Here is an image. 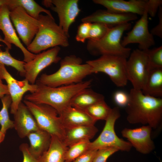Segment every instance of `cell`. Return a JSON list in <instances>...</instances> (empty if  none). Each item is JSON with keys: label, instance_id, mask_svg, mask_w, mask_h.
Returning a JSON list of instances; mask_svg holds the SVG:
<instances>
[{"label": "cell", "instance_id": "cell-1", "mask_svg": "<svg viewBox=\"0 0 162 162\" xmlns=\"http://www.w3.org/2000/svg\"><path fill=\"white\" fill-rule=\"evenodd\" d=\"M125 107L127 120L131 124L148 125L152 129H160L162 125V99L143 94L132 88Z\"/></svg>", "mask_w": 162, "mask_h": 162}, {"label": "cell", "instance_id": "cell-2", "mask_svg": "<svg viewBox=\"0 0 162 162\" xmlns=\"http://www.w3.org/2000/svg\"><path fill=\"white\" fill-rule=\"evenodd\" d=\"M91 82L90 80L56 87L36 84L38 87L36 91L26 95L24 99L34 103L49 105L59 114L70 106V100L74 95L81 90L89 88Z\"/></svg>", "mask_w": 162, "mask_h": 162}, {"label": "cell", "instance_id": "cell-3", "mask_svg": "<svg viewBox=\"0 0 162 162\" xmlns=\"http://www.w3.org/2000/svg\"><path fill=\"white\" fill-rule=\"evenodd\" d=\"M92 74L90 65L82 64L80 58L74 55L64 57L60 62V67L55 73L42 74L36 84L56 87L80 83Z\"/></svg>", "mask_w": 162, "mask_h": 162}, {"label": "cell", "instance_id": "cell-4", "mask_svg": "<svg viewBox=\"0 0 162 162\" xmlns=\"http://www.w3.org/2000/svg\"><path fill=\"white\" fill-rule=\"evenodd\" d=\"M37 20L38 31L27 47L29 52L35 54L51 47H67L69 45L70 36L56 23L52 16L40 14Z\"/></svg>", "mask_w": 162, "mask_h": 162}, {"label": "cell", "instance_id": "cell-5", "mask_svg": "<svg viewBox=\"0 0 162 162\" xmlns=\"http://www.w3.org/2000/svg\"><path fill=\"white\" fill-rule=\"evenodd\" d=\"M131 27L129 22L110 28L106 34L98 40H88L87 49L94 56L112 55L122 56L127 58L131 53L130 48L123 46L121 38L124 32Z\"/></svg>", "mask_w": 162, "mask_h": 162}, {"label": "cell", "instance_id": "cell-6", "mask_svg": "<svg viewBox=\"0 0 162 162\" xmlns=\"http://www.w3.org/2000/svg\"><path fill=\"white\" fill-rule=\"evenodd\" d=\"M23 103L34 116L40 129L64 142L65 128L55 109L47 104H36L26 100Z\"/></svg>", "mask_w": 162, "mask_h": 162}, {"label": "cell", "instance_id": "cell-7", "mask_svg": "<svg viewBox=\"0 0 162 162\" xmlns=\"http://www.w3.org/2000/svg\"><path fill=\"white\" fill-rule=\"evenodd\" d=\"M127 58L122 56L103 55L86 63L90 66L92 74L103 73L107 75L117 87L126 85L128 81L126 73Z\"/></svg>", "mask_w": 162, "mask_h": 162}, {"label": "cell", "instance_id": "cell-8", "mask_svg": "<svg viewBox=\"0 0 162 162\" xmlns=\"http://www.w3.org/2000/svg\"><path fill=\"white\" fill-rule=\"evenodd\" d=\"M119 108L116 107L112 109L111 112L105 120L104 127L98 137L92 142H91L89 150H98L109 147H113L119 151L129 152L132 146L128 141L119 138L114 129L116 120L120 116Z\"/></svg>", "mask_w": 162, "mask_h": 162}, {"label": "cell", "instance_id": "cell-9", "mask_svg": "<svg viewBox=\"0 0 162 162\" xmlns=\"http://www.w3.org/2000/svg\"><path fill=\"white\" fill-rule=\"evenodd\" d=\"M128 58L126 64L127 79L131 83L133 88L141 90L150 70L147 53L146 51L136 49Z\"/></svg>", "mask_w": 162, "mask_h": 162}, {"label": "cell", "instance_id": "cell-10", "mask_svg": "<svg viewBox=\"0 0 162 162\" xmlns=\"http://www.w3.org/2000/svg\"><path fill=\"white\" fill-rule=\"evenodd\" d=\"M9 16L19 38L28 46L38 32V20L30 16L20 6L10 10Z\"/></svg>", "mask_w": 162, "mask_h": 162}, {"label": "cell", "instance_id": "cell-11", "mask_svg": "<svg viewBox=\"0 0 162 162\" xmlns=\"http://www.w3.org/2000/svg\"><path fill=\"white\" fill-rule=\"evenodd\" d=\"M78 0H46L42 4L58 14L59 26L69 36V31L81 11Z\"/></svg>", "mask_w": 162, "mask_h": 162}, {"label": "cell", "instance_id": "cell-12", "mask_svg": "<svg viewBox=\"0 0 162 162\" xmlns=\"http://www.w3.org/2000/svg\"><path fill=\"white\" fill-rule=\"evenodd\" d=\"M0 78L5 80L7 83L9 95L12 99L10 112L14 114L16 111L24 94L27 92L31 93L37 90L36 84H31L26 79L22 81L16 80L9 73L5 65L0 63Z\"/></svg>", "mask_w": 162, "mask_h": 162}, {"label": "cell", "instance_id": "cell-13", "mask_svg": "<svg viewBox=\"0 0 162 162\" xmlns=\"http://www.w3.org/2000/svg\"><path fill=\"white\" fill-rule=\"evenodd\" d=\"M60 50L59 46L53 47L36 55L32 60L25 62L24 65L25 79L30 84H35L38 76L43 70L61 60L58 56Z\"/></svg>", "mask_w": 162, "mask_h": 162}, {"label": "cell", "instance_id": "cell-14", "mask_svg": "<svg viewBox=\"0 0 162 162\" xmlns=\"http://www.w3.org/2000/svg\"><path fill=\"white\" fill-rule=\"evenodd\" d=\"M133 43L138 44L139 49L143 51L148 50L155 44L153 36L148 30L147 12L141 16L132 29L121 41V44L124 47Z\"/></svg>", "mask_w": 162, "mask_h": 162}, {"label": "cell", "instance_id": "cell-15", "mask_svg": "<svg viewBox=\"0 0 162 162\" xmlns=\"http://www.w3.org/2000/svg\"><path fill=\"white\" fill-rule=\"evenodd\" d=\"M93 2L101 5L110 11L122 14H131L142 16L149 14L150 0H93Z\"/></svg>", "mask_w": 162, "mask_h": 162}, {"label": "cell", "instance_id": "cell-16", "mask_svg": "<svg viewBox=\"0 0 162 162\" xmlns=\"http://www.w3.org/2000/svg\"><path fill=\"white\" fill-rule=\"evenodd\" d=\"M152 130L148 125L135 129L125 128L122 130L121 134L137 151L143 154H147L155 148L154 143L151 139Z\"/></svg>", "mask_w": 162, "mask_h": 162}, {"label": "cell", "instance_id": "cell-17", "mask_svg": "<svg viewBox=\"0 0 162 162\" xmlns=\"http://www.w3.org/2000/svg\"><path fill=\"white\" fill-rule=\"evenodd\" d=\"M7 5L0 6V30L4 35V40L10 46L13 44L19 48L24 55L23 61L28 62L33 59L36 54L29 52L21 42L11 21Z\"/></svg>", "mask_w": 162, "mask_h": 162}, {"label": "cell", "instance_id": "cell-18", "mask_svg": "<svg viewBox=\"0 0 162 162\" xmlns=\"http://www.w3.org/2000/svg\"><path fill=\"white\" fill-rule=\"evenodd\" d=\"M136 15L122 14L110 11L107 10H99L81 19L82 22H98L113 27L137 19Z\"/></svg>", "mask_w": 162, "mask_h": 162}, {"label": "cell", "instance_id": "cell-19", "mask_svg": "<svg viewBox=\"0 0 162 162\" xmlns=\"http://www.w3.org/2000/svg\"><path fill=\"white\" fill-rule=\"evenodd\" d=\"M14 116V128L21 138L27 137L30 133L39 129L36 121L27 106L21 102Z\"/></svg>", "mask_w": 162, "mask_h": 162}, {"label": "cell", "instance_id": "cell-20", "mask_svg": "<svg viewBox=\"0 0 162 162\" xmlns=\"http://www.w3.org/2000/svg\"><path fill=\"white\" fill-rule=\"evenodd\" d=\"M58 115L65 128L81 125H94L97 121L83 110L70 105Z\"/></svg>", "mask_w": 162, "mask_h": 162}, {"label": "cell", "instance_id": "cell-21", "mask_svg": "<svg viewBox=\"0 0 162 162\" xmlns=\"http://www.w3.org/2000/svg\"><path fill=\"white\" fill-rule=\"evenodd\" d=\"M64 142L68 147L77 142L92 138L98 131L94 125H81L65 128Z\"/></svg>", "mask_w": 162, "mask_h": 162}, {"label": "cell", "instance_id": "cell-22", "mask_svg": "<svg viewBox=\"0 0 162 162\" xmlns=\"http://www.w3.org/2000/svg\"><path fill=\"white\" fill-rule=\"evenodd\" d=\"M27 137L30 142V152L35 157L39 159L48 149L51 143V136L40 129L30 133Z\"/></svg>", "mask_w": 162, "mask_h": 162}, {"label": "cell", "instance_id": "cell-23", "mask_svg": "<svg viewBox=\"0 0 162 162\" xmlns=\"http://www.w3.org/2000/svg\"><path fill=\"white\" fill-rule=\"evenodd\" d=\"M51 136L50 146L39 158L40 162H68L65 155L68 147L58 137Z\"/></svg>", "mask_w": 162, "mask_h": 162}, {"label": "cell", "instance_id": "cell-24", "mask_svg": "<svg viewBox=\"0 0 162 162\" xmlns=\"http://www.w3.org/2000/svg\"><path fill=\"white\" fill-rule=\"evenodd\" d=\"M104 100L103 95L88 88L84 89L74 95L71 99L70 105L83 110L98 102Z\"/></svg>", "mask_w": 162, "mask_h": 162}, {"label": "cell", "instance_id": "cell-25", "mask_svg": "<svg viewBox=\"0 0 162 162\" xmlns=\"http://www.w3.org/2000/svg\"><path fill=\"white\" fill-rule=\"evenodd\" d=\"M141 91L145 95L156 98L162 97V68L150 70Z\"/></svg>", "mask_w": 162, "mask_h": 162}, {"label": "cell", "instance_id": "cell-26", "mask_svg": "<svg viewBox=\"0 0 162 162\" xmlns=\"http://www.w3.org/2000/svg\"><path fill=\"white\" fill-rule=\"evenodd\" d=\"M7 5L9 10L17 6H20L30 16L37 20L41 12L52 16L49 10L42 7L33 0H8Z\"/></svg>", "mask_w": 162, "mask_h": 162}, {"label": "cell", "instance_id": "cell-27", "mask_svg": "<svg viewBox=\"0 0 162 162\" xmlns=\"http://www.w3.org/2000/svg\"><path fill=\"white\" fill-rule=\"evenodd\" d=\"M112 109L104 100L94 104L82 110L97 121L106 120Z\"/></svg>", "mask_w": 162, "mask_h": 162}, {"label": "cell", "instance_id": "cell-28", "mask_svg": "<svg viewBox=\"0 0 162 162\" xmlns=\"http://www.w3.org/2000/svg\"><path fill=\"white\" fill-rule=\"evenodd\" d=\"M2 104V107L0 111V130L5 134L9 129L14 128V122L9 117L8 109L10 107L12 99L9 94L6 95L1 98Z\"/></svg>", "mask_w": 162, "mask_h": 162}, {"label": "cell", "instance_id": "cell-29", "mask_svg": "<svg viewBox=\"0 0 162 162\" xmlns=\"http://www.w3.org/2000/svg\"><path fill=\"white\" fill-rule=\"evenodd\" d=\"M89 140L81 141L68 147L65 155L68 162H72L77 157L89 150Z\"/></svg>", "mask_w": 162, "mask_h": 162}, {"label": "cell", "instance_id": "cell-30", "mask_svg": "<svg viewBox=\"0 0 162 162\" xmlns=\"http://www.w3.org/2000/svg\"><path fill=\"white\" fill-rule=\"evenodd\" d=\"M9 50L6 47L5 51H0V63L14 68L20 73L21 76H24L25 62L14 58L10 54Z\"/></svg>", "mask_w": 162, "mask_h": 162}, {"label": "cell", "instance_id": "cell-31", "mask_svg": "<svg viewBox=\"0 0 162 162\" xmlns=\"http://www.w3.org/2000/svg\"><path fill=\"white\" fill-rule=\"evenodd\" d=\"M146 51L148 56L150 70L162 68V46Z\"/></svg>", "mask_w": 162, "mask_h": 162}, {"label": "cell", "instance_id": "cell-32", "mask_svg": "<svg viewBox=\"0 0 162 162\" xmlns=\"http://www.w3.org/2000/svg\"><path fill=\"white\" fill-rule=\"evenodd\" d=\"M110 28L102 23H91L88 40H97L100 39L106 34Z\"/></svg>", "mask_w": 162, "mask_h": 162}, {"label": "cell", "instance_id": "cell-33", "mask_svg": "<svg viewBox=\"0 0 162 162\" xmlns=\"http://www.w3.org/2000/svg\"><path fill=\"white\" fill-rule=\"evenodd\" d=\"M119 151L117 148L109 147L97 150L93 162H107L108 158L111 155Z\"/></svg>", "mask_w": 162, "mask_h": 162}, {"label": "cell", "instance_id": "cell-34", "mask_svg": "<svg viewBox=\"0 0 162 162\" xmlns=\"http://www.w3.org/2000/svg\"><path fill=\"white\" fill-rule=\"evenodd\" d=\"M91 23L83 22L79 26L75 37L77 41L84 43L86 40L88 39Z\"/></svg>", "mask_w": 162, "mask_h": 162}, {"label": "cell", "instance_id": "cell-35", "mask_svg": "<svg viewBox=\"0 0 162 162\" xmlns=\"http://www.w3.org/2000/svg\"><path fill=\"white\" fill-rule=\"evenodd\" d=\"M113 99L118 106L125 107L129 101L128 94L122 91H118L114 94Z\"/></svg>", "mask_w": 162, "mask_h": 162}, {"label": "cell", "instance_id": "cell-36", "mask_svg": "<svg viewBox=\"0 0 162 162\" xmlns=\"http://www.w3.org/2000/svg\"><path fill=\"white\" fill-rule=\"evenodd\" d=\"M19 148L23 156L22 162H40L39 159L35 157L30 152L28 144L22 143L20 146Z\"/></svg>", "mask_w": 162, "mask_h": 162}, {"label": "cell", "instance_id": "cell-37", "mask_svg": "<svg viewBox=\"0 0 162 162\" xmlns=\"http://www.w3.org/2000/svg\"><path fill=\"white\" fill-rule=\"evenodd\" d=\"M98 150H89L75 159L72 162H93Z\"/></svg>", "mask_w": 162, "mask_h": 162}, {"label": "cell", "instance_id": "cell-38", "mask_svg": "<svg viewBox=\"0 0 162 162\" xmlns=\"http://www.w3.org/2000/svg\"><path fill=\"white\" fill-rule=\"evenodd\" d=\"M158 17L159 22L158 24L152 28L150 33L154 36H156L162 38V7L160 6L159 8Z\"/></svg>", "mask_w": 162, "mask_h": 162}, {"label": "cell", "instance_id": "cell-39", "mask_svg": "<svg viewBox=\"0 0 162 162\" xmlns=\"http://www.w3.org/2000/svg\"><path fill=\"white\" fill-rule=\"evenodd\" d=\"M9 94L7 85L3 84L0 78V98H1L6 95Z\"/></svg>", "mask_w": 162, "mask_h": 162}, {"label": "cell", "instance_id": "cell-40", "mask_svg": "<svg viewBox=\"0 0 162 162\" xmlns=\"http://www.w3.org/2000/svg\"><path fill=\"white\" fill-rule=\"evenodd\" d=\"M0 42H2L4 43L7 46V47L9 49H11V46L9 45L4 40L2 39L0 36ZM1 46L0 45V51H2V50L0 48V46Z\"/></svg>", "mask_w": 162, "mask_h": 162}, {"label": "cell", "instance_id": "cell-41", "mask_svg": "<svg viewBox=\"0 0 162 162\" xmlns=\"http://www.w3.org/2000/svg\"><path fill=\"white\" fill-rule=\"evenodd\" d=\"M5 134L0 130V143L3 142L4 140Z\"/></svg>", "mask_w": 162, "mask_h": 162}, {"label": "cell", "instance_id": "cell-42", "mask_svg": "<svg viewBox=\"0 0 162 162\" xmlns=\"http://www.w3.org/2000/svg\"><path fill=\"white\" fill-rule=\"evenodd\" d=\"M8 0H0V6L4 5H7Z\"/></svg>", "mask_w": 162, "mask_h": 162}]
</instances>
